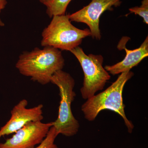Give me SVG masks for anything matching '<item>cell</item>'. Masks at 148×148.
I'll return each instance as SVG.
<instances>
[{"label":"cell","instance_id":"4fadbf2b","mask_svg":"<svg viewBox=\"0 0 148 148\" xmlns=\"http://www.w3.org/2000/svg\"><path fill=\"white\" fill-rule=\"evenodd\" d=\"M7 3L6 0H0V14L2 10L5 8ZM4 23L0 18V27H4Z\"/></svg>","mask_w":148,"mask_h":148},{"label":"cell","instance_id":"277c9868","mask_svg":"<svg viewBox=\"0 0 148 148\" xmlns=\"http://www.w3.org/2000/svg\"><path fill=\"white\" fill-rule=\"evenodd\" d=\"M42 46L51 47L71 51L77 47L83 39L90 36L89 29H78L71 23L69 15H55L42 34Z\"/></svg>","mask_w":148,"mask_h":148},{"label":"cell","instance_id":"7a4b0ae2","mask_svg":"<svg viewBox=\"0 0 148 148\" xmlns=\"http://www.w3.org/2000/svg\"><path fill=\"white\" fill-rule=\"evenodd\" d=\"M130 71L121 73L111 86L103 92L88 98L81 107L85 118L89 121L95 120L98 114L104 110H110L121 116L124 120L128 132L132 133L134 126L126 116L123 91L126 83L133 76Z\"/></svg>","mask_w":148,"mask_h":148},{"label":"cell","instance_id":"8992f818","mask_svg":"<svg viewBox=\"0 0 148 148\" xmlns=\"http://www.w3.org/2000/svg\"><path fill=\"white\" fill-rule=\"evenodd\" d=\"M121 3V0H91L83 8L69 14V18L71 21L87 24L92 38L100 40L101 35L99 23L101 15L106 11L112 10L113 7L119 6Z\"/></svg>","mask_w":148,"mask_h":148},{"label":"cell","instance_id":"6da1fadb","mask_svg":"<svg viewBox=\"0 0 148 148\" xmlns=\"http://www.w3.org/2000/svg\"><path fill=\"white\" fill-rule=\"evenodd\" d=\"M65 60L59 49L51 47L36 48L19 56L16 68L19 73L44 85L51 83L53 74L62 70Z\"/></svg>","mask_w":148,"mask_h":148},{"label":"cell","instance_id":"8fae6325","mask_svg":"<svg viewBox=\"0 0 148 148\" xmlns=\"http://www.w3.org/2000/svg\"><path fill=\"white\" fill-rule=\"evenodd\" d=\"M58 135L55 127L52 126L42 142L34 148H60L55 143Z\"/></svg>","mask_w":148,"mask_h":148},{"label":"cell","instance_id":"30bf717a","mask_svg":"<svg viewBox=\"0 0 148 148\" xmlns=\"http://www.w3.org/2000/svg\"><path fill=\"white\" fill-rule=\"evenodd\" d=\"M72 0H52L47 6L46 12L51 18L55 15H64L69 3Z\"/></svg>","mask_w":148,"mask_h":148},{"label":"cell","instance_id":"ba28073f","mask_svg":"<svg viewBox=\"0 0 148 148\" xmlns=\"http://www.w3.org/2000/svg\"><path fill=\"white\" fill-rule=\"evenodd\" d=\"M28 102L23 99L13 107L8 121L0 128V139L2 137L16 132L31 122L42 121L43 105L39 104L32 108H27Z\"/></svg>","mask_w":148,"mask_h":148},{"label":"cell","instance_id":"9c48e42d","mask_svg":"<svg viewBox=\"0 0 148 148\" xmlns=\"http://www.w3.org/2000/svg\"><path fill=\"white\" fill-rule=\"evenodd\" d=\"M122 46L126 52L125 57L122 61L112 66H106L105 69L109 74L115 75L123 72L130 71L133 67L137 66L143 59L148 56V37L138 48L129 50L125 46Z\"/></svg>","mask_w":148,"mask_h":148},{"label":"cell","instance_id":"5b68a950","mask_svg":"<svg viewBox=\"0 0 148 148\" xmlns=\"http://www.w3.org/2000/svg\"><path fill=\"white\" fill-rule=\"evenodd\" d=\"M70 51L76 57L83 71V84L80 92L82 98L87 100L96 92L103 90L110 79V75L103 68L104 58L102 55H86L79 46Z\"/></svg>","mask_w":148,"mask_h":148},{"label":"cell","instance_id":"5bb4252c","mask_svg":"<svg viewBox=\"0 0 148 148\" xmlns=\"http://www.w3.org/2000/svg\"><path fill=\"white\" fill-rule=\"evenodd\" d=\"M41 3H42L43 4L45 5L46 6H47L52 1V0H39Z\"/></svg>","mask_w":148,"mask_h":148},{"label":"cell","instance_id":"3957f363","mask_svg":"<svg viewBox=\"0 0 148 148\" xmlns=\"http://www.w3.org/2000/svg\"><path fill=\"white\" fill-rule=\"evenodd\" d=\"M51 83L58 87L61 98L58 117L53 122L52 126L55 127L58 135L73 136L77 133L80 126L71 108L72 103L76 96L74 91L75 80L69 73L61 70L53 74Z\"/></svg>","mask_w":148,"mask_h":148},{"label":"cell","instance_id":"52a82bcc","mask_svg":"<svg viewBox=\"0 0 148 148\" xmlns=\"http://www.w3.org/2000/svg\"><path fill=\"white\" fill-rule=\"evenodd\" d=\"M53 122H31L16 131L11 138L0 143V148H34L42 142Z\"/></svg>","mask_w":148,"mask_h":148},{"label":"cell","instance_id":"7c38bea8","mask_svg":"<svg viewBox=\"0 0 148 148\" xmlns=\"http://www.w3.org/2000/svg\"><path fill=\"white\" fill-rule=\"evenodd\" d=\"M131 13L138 15L143 18V21L148 24V0H143L140 6H136L129 9Z\"/></svg>","mask_w":148,"mask_h":148}]
</instances>
